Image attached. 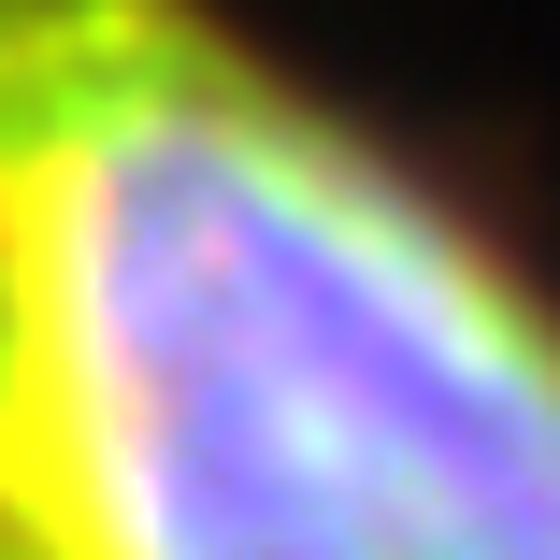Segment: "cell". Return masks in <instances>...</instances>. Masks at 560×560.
<instances>
[{
  "instance_id": "cell-1",
  "label": "cell",
  "mask_w": 560,
  "mask_h": 560,
  "mask_svg": "<svg viewBox=\"0 0 560 560\" xmlns=\"http://www.w3.org/2000/svg\"><path fill=\"white\" fill-rule=\"evenodd\" d=\"M0 560H560V273L245 0H0Z\"/></svg>"
}]
</instances>
